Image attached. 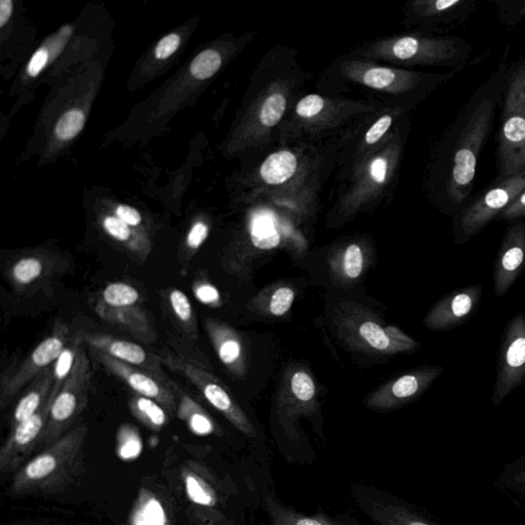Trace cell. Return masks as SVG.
Listing matches in <instances>:
<instances>
[{
	"label": "cell",
	"instance_id": "1",
	"mask_svg": "<svg viewBox=\"0 0 525 525\" xmlns=\"http://www.w3.org/2000/svg\"><path fill=\"white\" fill-rule=\"evenodd\" d=\"M88 433V426L80 424L26 462L14 475L10 493L24 497L66 491L85 471Z\"/></svg>",
	"mask_w": 525,
	"mask_h": 525
},
{
	"label": "cell",
	"instance_id": "2",
	"mask_svg": "<svg viewBox=\"0 0 525 525\" xmlns=\"http://www.w3.org/2000/svg\"><path fill=\"white\" fill-rule=\"evenodd\" d=\"M163 365L184 377L203 394L206 400L221 413L227 421L251 443L254 444L255 462L261 468L269 470L271 456L262 442L259 430L247 414L242 411L236 400L223 383L207 370L195 365L185 357L171 353L159 355Z\"/></svg>",
	"mask_w": 525,
	"mask_h": 525
},
{
	"label": "cell",
	"instance_id": "3",
	"mask_svg": "<svg viewBox=\"0 0 525 525\" xmlns=\"http://www.w3.org/2000/svg\"><path fill=\"white\" fill-rule=\"evenodd\" d=\"M468 52V46L458 38L398 35L375 40L360 56L402 67L451 66L460 63Z\"/></svg>",
	"mask_w": 525,
	"mask_h": 525
},
{
	"label": "cell",
	"instance_id": "4",
	"mask_svg": "<svg viewBox=\"0 0 525 525\" xmlns=\"http://www.w3.org/2000/svg\"><path fill=\"white\" fill-rule=\"evenodd\" d=\"M495 109L494 99L482 100L471 113L457 142L449 185L455 203H462L471 191L479 153L490 134Z\"/></svg>",
	"mask_w": 525,
	"mask_h": 525
},
{
	"label": "cell",
	"instance_id": "5",
	"mask_svg": "<svg viewBox=\"0 0 525 525\" xmlns=\"http://www.w3.org/2000/svg\"><path fill=\"white\" fill-rule=\"evenodd\" d=\"M93 384L89 357L82 347L73 371L53 401L48 424L39 447L48 448L63 437L86 410Z\"/></svg>",
	"mask_w": 525,
	"mask_h": 525
},
{
	"label": "cell",
	"instance_id": "6",
	"mask_svg": "<svg viewBox=\"0 0 525 525\" xmlns=\"http://www.w3.org/2000/svg\"><path fill=\"white\" fill-rule=\"evenodd\" d=\"M94 310L109 325L144 343H154L157 333L142 306L140 292L126 282L107 285L95 301Z\"/></svg>",
	"mask_w": 525,
	"mask_h": 525
},
{
	"label": "cell",
	"instance_id": "7",
	"mask_svg": "<svg viewBox=\"0 0 525 525\" xmlns=\"http://www.w3.org/2000/svg\"><path fill=\"white\" fill-rule=\"evenodd\" d=\"M71 337L67 323L59 321L51 336L39 343L12 372L5 374L0 384V408H8L26 385L53 367Z\"/></svg>",
	"mask_w": 525,
	"mask_h": 525
},
{
	"label": "cell",
	"instance_id": "8",
	"mask_svg": "<svg viewBox=\"0 0 525 525\" xmlns=\"http://www.w3.org/2000/svg\"><path fill=\"white\" fill-rule=\"evenodd\" d=\"M340 73L349 82L390 95H405L432 83L436 76L368 61L349 59L341 63Z\"/></svg>",
	"mask_w": 525,
	"mask_h": 525
},
{
	"label": "cell",
	"instance_id": "9",
	"mask_svg": "<svg viewBox=\"0 0 525 525\" xmlns=\"http://www.w3.org/2000/svg\"><path fill=\"white\" fill-rule=\"evenodd\" d=\"M400 146L397 141L388 142L383 148L371 153L357 166V174L345 196L344 205L359 208L369 203L390 184L399 160Z\"/></svg>",
	"mask_w": 525,
	"mask_h": 525
},
{
	"label": "cell",
	"instance_id": "10",
	"mask_svg": "<svg viewBox=\"0 0 525 525\" xmlns=\"http://www.w3.org/2000/svg\"><path fill=\"white\" fill-rule=\"evenodd\" d=\"M350 495L375 525H438L408 502L368 484H352Z\"/></svg>",
	"mask_w": 525,
	"mask_h": 525
},
{
	"label": "cell",
	"instance_id": "11",
	"mask_svg": "<svg viewBox=\"0 0 525 525\" xmlns=\"http://www.w3.org/2000/svg\"><path fill=\"white\" fill-rule=\"evenodd\" d=\"M91 352L105 370L126 383L134 393L155 400L170 416L177 414L178 397L172 381L127 365L103 352L93 349Z\"/></svg>",
	"mask_w": 525,
	"mask_h": 525
},
{
	"label": "cell",
	"instance_id": "12",
	"mask_svg": "<svg viewBox=\"0 0 525 525\" xmlns=\"http://www.w3.org/2000/svg\"><path fill=\"white\" fill-rule=\"evenodd\" d=\"M269 470L260 468L255 476V484L260 506L266 513L270 525H360L351 515L333 516L319 510L306 515L282 502L273 489V481L267 474Z\"/></svg>",
	"mask_w": 525,
	"mask_h": 525
},
{
	"label": "cell",
	"instance_id": "13",
	"mask_svg": "<svg viewBox=\"0 0 525 525\" xmlns=\"http://www.w3.org/2000/svg\"><path fill=\"white\" fill-rule=\"evenodd\" d=\"M525 189V171L498 181L466 210L460 221V228L466 238L479 232L498 217Z\"/></svg>",
	"mask_w": 525,
	"mask_h": 525
},
{
	"label": "cell",
	"instance_id": "14",
	"mask_svg": "<svg viewBox=\"0 0 525 525\" xmlns=\"http://www.w3.org/2000/svg\"><path fill=\"white\" fill-rule=\"evenodd\" d=\"M53 401L54 398L49 396L45 405L35 415L11 430L0 450V472L7 474L20 469L33 451L40 446Z\"/></svg>",
	"mask_w": 525,
	"mask_h": 525
},
{
	"label": "cell",
	"instance_id": "15",
	"mask_svg": "<svg viewBox=\"0 0 525 525\" xmlns=\"http://www.w3.org/2000/svg\"><path fill=\"white\" fill-rule=\"evenodd\" d=\"M76 334L83 344L90 347V349L103 352L121 362L127 363V365L137 367L168 380L163 370L164 365L160 356L148 352L142 346L110 335L86 331H78Z\"/></svg>",
	"mask_w": 525,
	"mask_h": 525
},
{
	"label": "cell",
	"instance_id": "16",
	"mask_svg": "<svg viewBox=\"0 0 525 525\" xmlns=\"http://www.w3.org/2000/svg\"><path fill=\"white\" fill-rule=\"evenodd\" d=\"M525 377V317L518 315L507 334L501 368L495 388L494 405L517 387Z\"/></svg>",
	"mask_w": 525,
	"mask_h": 525
},
{
	"label": "cell",
	"instance_id": "17",
	"mask_svg": "<svg viewBox=\"0 0 525 525\" xmlns=\"http://www.w3.org/2000/svg\"><path fill=\"white\" fill-rule=\"evenodd\" d=\"M498 181L525 171V113L504 117L499 148Z\"/></svg>",
	"mask_w": 525,
	"mask_h": 525
},
{
	"label": "cell",
	"instance_id": "18",
	"mask_svg": "<svg viewBox=\"0 0 525 525\" xmlns=\"http://www.w3.org/2000/svg\"><path fill=\"white\" fill-rule=\"evenodd\" d=\"M58 269L54 255H22L10 264L7 277L17 292L25 294L42 288Z\"/></svg>",
	"mask_w": 525,
	"mask_h": 525
},
{
	"label": "cell",
	"instance_id": "19",
	"mask_svg": "<svg viewBox=\"0 0 525 525\" xmlns=\"http://www.w3.org/2000/svg\"><path fill=\"white\" fill-rule=\"evenodd\" d=\"M289 105V90L275 83L258 98L252 113L251 132L256 142L267 136L284 118Z\"/></svg>",
	"mask_w": 525,
	"mask_h": 525
},
{
	"label": "cell",
	"instance_id": "20",
	"mask_svg": "<svg viewBox=\"0 0 525 525\" xmlns=\"http://www.w3.org/2000/svg\"><path fill=\"white\" fill-rule=\"evenodd\" d=\"M475 6L467 0H419L411 3V23L424 26L451 25L467 18Z\"/></svg>",
	"mask_w": 525,
	"mask_h": 525
},
{
	"label": "cell",
	"instance_id": "21",
	"mask_svg": "<svg viewBox=\"0 0 525 525\" xmlns=\"http://www.w3.org/2000/svg\"><path fill=\"white\" fill-rule=\"evenodd\" d=\"M525 260V225L512 227L504 241L495 284L497 296H503L513 285Z\"/></svg>",
	"mask_w": 525,
	"mask_h": 525
},
{
	"label": "cell",
	"instance_id": "22",
	"mask_svg": "<svg viewBox=\"0 0 525 525\" xmlns=\"http://www.w3.org/2000/svg\"><path fill=\"white\" fill-rule=\"evenodd\" d=\"M205 326L223 365L237 376L244 374V347L236 332L225 323L213 318H208Z\"/></svg>",
	"mask_w": 525,
	"mask_h": 525
},
{
	"label": "cell",
	"instance_id": "23",
	"mask_svg": "<svg viewBox=\"0 0 525 525\" xmlns=\"http://www.w3.org/2000/svg\"><path fill=\"white\" fill-rule=\"evenodd\" d=\"M478 295L479 291L474 288L442 301L428 315L427 325L434 329H444L458 325L462 319L470 314Z\"/></svg>",
	"mask_w": 525,
	"mask_h": 525
},
{
	"label": "cell",
	"instance_id": "24",
	"mask_svg": "<svg viewBox=\"0 0 525 525\" xmlns=\"http://www.w3.org/2000/svg\"><path fill=\"white\" fill-rule=\"evenodd\" d=\"M103 227L111 238L123 245L140 262H145L150 256L151 241L138 229L127 225L115 216L106 217Z\"/></svg>",
	"mask_w": 525,
	"mask_h": 525
},
{
	"label": "cell",
	"instance_id": "25",
	"mask_svg": "<svg viewBox=\"0 0 525 525\" xmlns=\"http://www.w3.org/2000/svg\"><path fill=\"white\" fill-rule=\"evenodd\" d=\"M52 379L51 367L33 381L13 412L12 429L31 418L45 405L52 390Z\"/></svg>",
	"mask_w": 525,
	"mask_h": 525
},
{
	"label": "cell",
	"instance_id": "26",
	"mask_svg": "<svg viewBox=\"0 0 525 525\" xmlns=\"http://www.w3.org/2000/svg\"><path fill=\"white\" fill-rule=\"evenodd\" d=\"M173 387L178 397L177 415L187 424L188 428L200 436L219 434V429L206 410L198 405L180 385L173 382Z\"/></svg>",
	"mask_w": 525,
	"mask_h": 525
},
{
	"label": "cell",
	"instance_id": "27",
	"mask_svg": "<svg viewBox=\"0 0 525 525\" xmlns=\"http://www.w3.org/2000/svg\"><path fill=\"white\" fill-rule=\"evenodd\" d=\"M298 169L299 160L296 154L289 150H280L264 160L259 175L265 184L279 186L290 181Z\"/></svg>",
	"mask_w": 525,
	"mask_h": 525
},
{
	"label": "cell",
	"instance_id": "28",
	"mask_svg": "<svg viewBox=\"0 0 525 525\" xmlns=\"http://www.w3.org/2000/svg\"><path fill=\"white\" fill-rule=\"evenodd\" d=\"M165 295L166 304L174 322L186 337L195 341L198 333L197 320L187 295L176 288L167 290Z\"/></svg>",
	"mask_w": 525,
	"mask_h": 525
},
{
	"label": "cell",
	"instance_id": "29",
	"mask_svg": "<svg viewBox=\"0 0 525 525\" xmlns=\"http://www.w3.org/2000/svg\"><path fill=\"white\" fill-rule=\"evenodd\" d=\"M434 372L424 375H406L396 380L390 386V393L382 398L374 399L373 406L375 408H391L397 405L402 400H407L415 396L427 382L435 377Z\"/></svg>",
	"mask_w": 525,
	"mask_h": 525
},
{
	"label": "cell",
	"instance_id": "30",
	"mask_svg": "<svg viewBox=\"0 0 525 525\" xmlns=\"http://www.w3.org/2000/svg\"><path fill=\"white\" fill-rule=\"evenodd\" d=\"M369 108V106H359L357 103L353 106L349 102H342L337 100H331L322 97L320 111L313 119L304 123L305 130L316 131L317 129L322 130L330 128L333 123L338 124L339 121L343 120V117L349 113H357L358 109Z\"/></svg>",
	"mask_w": 525,
	"mask_h": 525
},
{
	"label": "cell",
	"instance_id": "31",
	"mask_svg": "<svg viewBox=\"0 0 525 525\" xmlns=\"http://www.w3.org/2000/svg\"><path fill=\"white\" fill-rule=\"evenodd\" d=\"M130 410L146 427L160 430L169 421V413L153 399L134 393L129 401Z\"/></svg>",
	"mask_w": 525,
	"mask_h": 525
},
{
	"label": "cell",
	"instance_id": "32",
	"mask_svg": "<svg viewBox=\"0 0 525 525\" xmlns=\"http://www.w3.org/2000/svg\"><path fill=\"white\" fill-rule=\"evenodd\" d=\"M83 347L82 340L74 334L52 367V390L50 396L56 398L63 385L71 375L80 349Z\"/></svg>",
	"mask_w": 525,
	"mask_h": 525
},
{
	"label": "cell",
	"instance_id": "33",
	"mask_svg": "<svg viewBox=\"0 0 525 525\" xmlns=\"http://www.w3.org/2000/svg\"><path fill=\"white\" fill-rule=\"evenodd\" d=\"M399 114L400 110H391L390 112L379 116L368 128L367 132L361 137L357 145L356 156L359 161L366 159L369 154L373 153V148L382 142Z\"/></svg>",
	"mask_w": 525,
	"mask_h": 525
},
{
	"label": "cell",
	"instance_id": "34",
	"mask_svg": "<svg viewBox=\"0 0 525 525\" xmlns=\"http://www.w3.org/2000/svg\"><path fill=\"white\" fill-rule=\"evenodd\" d=\"M185 488L189 499L203 507L215 509L220 503V497L214 484L196 473L184 474Z\"/></svg>",
	"mask_w": 525,
	"mask_h": 525
},
{
	"label": "cell",
	"instance_id": "35",
	"mask_svg": "<svg viewBox=\"0 0 525 525\" xmlns=\"http://www.w3.org/2000/svg\"><path fill=\"white\" fill-rule=\"evenodd\" d=\"M359 335L365 340L372 348L383 351V352H395L400 350H408L410 347L405 344H401L393 341L378 323L374 321H366L361 323L359 327Z\"/></svg>",
	"mask_w": 525,
	"mask_h": 525
},
{
	"label": "cell",
	"instance_id": "36",
	"mask_svg": "<svg viewBox=\"0 0 525 525\" xmlns=\"http://www.w3.org/2000/svg\"><path fill=\"white\" fill-rule=\"evenodd\" d=\"M251 239L256 248L269 251L280 245L281 236L270 218L260 216L252 222Z\"/></svg>",
	"mask_w": 525,
	"mask_h": 525
},
{
	"label": "cell",
	"instance_id": "37",
	"mask_svg": "<svg viewBox=\"0 0 525 525\" xmlns=\"http://www.w3.org/2000/svg\"><path fill=\"white\" fill-rule=\"evenodd\" d=\"M525 111V65L520 66L510 80L504 117Z\"/></svg>",
	"mask_w": 525,
	"mask_h": 525
},
{
	"label": "cell",
	"instance_id": "38",
	"mask_svg": "<svg viewBox=\"0 0 525 525\" xmlns=\"http://www.w3.org/2000/svg\"><path fill=\"white\" fill-rule=\"evenodd\" d=\"M209 233V225L205 222H196L191 227L186 237L183 253L180 255V262L184 267L190 264L195 254L205 244Z\"/></svg>",
	"mask_w": 525,
	"mask_h": 525
},
{
	"label": "cell",
	"instance_id": "39",
	"mask_svg": "<svg viewBox=\"0 0 525 525\" xmlns=\"http://www.w3.org/2000/svg\"><path fill=\"white\" fill-rule=\"evenodd\" d=\"M221 66V55L215 50H207L193 60L190 71L195 78L206 80L214 76Z\"/></svg>",
	"mask_w": 525,
	"mask_h": 525
},
{
	"label": "cell",
	"instance_id": "40",
	"mask_svg": "<svg viewBox=\"0 0 525 525\" xmlns=\"http://www.w3.org/2000/svg\"><path fill=\"white\" fill-rule=\"evenodd\" d=\"M85 123L86 117L82 110H70L59 120L56 126V135L61 140H70L84 129Z\"/></svg>",
	"mask_w": 525,
	"mask_h": 525
},
{
	"label": "cell",
	"instance_id": "41",
	"mask_svg": "<svg viewBox=\"0 0 525 525\" xmlns=\"http://www.w3.org/2000/svg\"><path fill=\"white\" fill-rule=\"evenodd\" d=\"M498 481L501 487L525 495V458L509 464Z\"/></svg>",
	"mask_w": 525,
	"mask_h": 525
},
{
	"label": "cell",
	"instance_id": "42",
	"mask_svg": "<svg viewBox=\"0 0 525 525\" xmlns=\"http://www.w3.org/2000/svg\"><path fill=\"white\" fill-rule=\"evenodd\" d=\"M194 297L201 303L211 307L221 305V295L219 291L205 279L194 281L192 286Z\"/></svg>",
	"mask_w": 525,
	"mask_h": 525
},
{
	"label": "cell",
	"instance_id": "43",
	"mask_svg": "<svg viewBox=\"0 0 525 525\" xmlns=\"http://www.w3.org/2000/svg\"><path fill=\"white\" fill-rule=\"evenodd\" d=\"M363 253L358 245H351L347 248L343 258V269L347 277L356 279L363 270Z\"/></svg>",
	"mask_w": 525,
	"mask_h": 525
},
{
	"label": "cell",
	"instance_id": "44",
	"mask_svg": "<svg viewBox=\"0 0 525 525\" xmlns=\"http://www.w3.org/2000/svg\"><path fill=\"white\" fill-rule=\"evenodd\" d=\"M294 300L295 292L291 288H280L273 294L269 310L274 316H284L291 309Z\"/></svg>",
	"mask_w": 525,
	"mask_h": 525
},
{
	"label": "cell",
	"instance_id": "45",
	"mask_svg": "<svg viewBox=\"0 0 525 525\" xmlns=\"http://www.w3.org/2000/svg\"><path fill=\"white\" fill-rule=\"evenodd\" d=\"M291 385L292 391L299 401L309 402L314 398L316 388L312 378L308 374L304 372L296 373Z\"/></svg>",
	"mask_w": 525,
	"mask_h": 525
},
{
	"label": "cell",
	"instance_id": "46",
	"mask_svg": "<svg viewBox=\"0 0 525 525\" xmlns=\"http://www.w3.org/2000/svg\"><path fill=\"white\" fill-rule=\"evenodd\" d=\"M120 453L123 457H131L139 454L141 440L138 433L130 426H124L119 433Z\"/></svg>",
	"mask_w": 525,
	"mask_h": 525
},
{
	"label": "cell",
	"instance_id": "47",
	"mask_svg": "<svg viewBox=\"0 0 525 525\" xmlns=\"http://www.w3.org/2000/svg\"><path fill=\"white\" fill-rule=\"evenodd\" d=\"M181 38L178 34L172 33L160 40L156 47L155 55L159 60H165L172 56L180 47Z\"/></svg>",
	"mask_w": 525,
	"mask_h": 525
},
{
	"label": "cell",
	"instance_id": "48",
	"mask_svg": "<svg viewBox=\"0 0 525 525\" xmlns=\"http://www.w3.org/2000/svg\"><path fill=\"white\" fill-rule=\"evenodd\" d=\"M498 217L507 221L525 217V189L517 195Z\"/></svg>",
	"mask_w": 525,
	"mask_h": 525
},
{
	"label": "cell",
	"instance_id": "49",
	"mask_svg": "<svg viewBox=\"0 0 525 525\" xmlns=\"http://www.w3.org/2000/svg\"><path fill=\"white\" fill-rule=\"evenodd\" d=\"M115 214V217H117L118 219H120L121 221L125 222L127 225L133 228L138 229L142 224L141 214L131 207L119 206L116 209Z\"/></svg>",
	"mask_w": 525,
	"mask_h": 525
},
{
	"label": "cell",
	"instance_id": "50",
	"mask_svg": "<svg viewBox=\"0 0 525 525\" xmlns=\"http://www.w3.org/2000/svg\"><path fill=\"white\" fill-rule=\"evenodd\" d=\"M49 61V53L46 49H39L31 58L28 65V73L35 77L42 72Z\"/></svg>",
	"mask_w": 525,
	"mask_h": 525
},
{
	"label": "cell",
	"instance_id": "51",
	"mask_svg": "<svg viewBox=\"0 0 525 525\" xmlns=\"http://www.w3.org/2000/svg\"><path fill=\"white\" fill-rule=\"evenodd\" d=\"M13 13V3L11 0L0 2V27H4L10 20Z\"/></svg>",
	"mask_w": 525,
	"mask_h": 525
},
{
	"label": "cell",
	"instance_id": "52",
	"mask_svg": "<svg viewBox=\"0 0 525 525\" xmlns=\"http://www.w3.org/2000/svg\"><path fill=\"white\" fill-rule=\"evenodd\" d=\"M525 113V111H523Z\"/></svg>",
	"mask_w": 525,
	"mask_h": 525
}]
</instances>
